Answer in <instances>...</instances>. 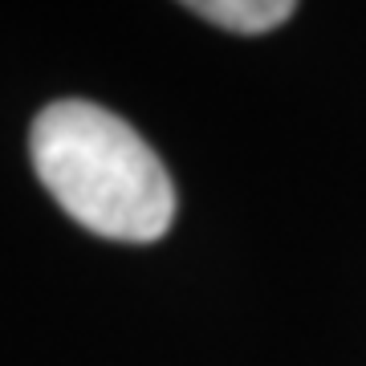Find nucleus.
Returning a JSON list of instances; mask_svg holds the SVG:
<instances>
[{
  "mask_svg": "<svg viewBox=\"0 0 366 366\" xmlns=\"http://www.w3.org/2000/svg\"><path fill=\"white\" fill-rule=\"evenodd\" d=\"M29 151L45 192L94 236L151 244L175 224V183L163 159L106 106L81 98L45 106Z\"/></svg>",
  "mask_w": 366,
  "mask_h": 366,
  "instance_id": "obj_1",
  "label": "nucleus"
},
{
  "mask_svg": "<svg viewBox=\"0 0 366 366\" xmlns=\"http://www.w3.org/2000/svg\"><path fill=\"white\" fill-rule=\"evenodd\" d=\"M187 9L204 16V21H212V25L232 29V33H249V37L285 25L289 16L297 13L289 0H196Z\"/></svg>",
  "mask_w": 366,
  "mask_h": 366,
  "instance_id": "obj_2",
  "label": "nucleus"
}]
</instances>
